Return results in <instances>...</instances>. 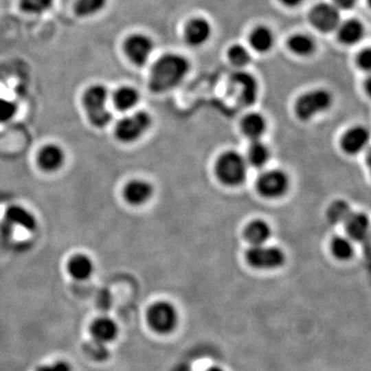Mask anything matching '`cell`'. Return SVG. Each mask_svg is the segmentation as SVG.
Returning a JSON list of instances; mask_svg holds the SVG:
<instances>
[{
  "label": "cell",
  "instance_id": "obj_29",
  "mask_svg": "<svg viewBox=\"0 0 371 371\" xmlns=\"http://www.w3.org/2000/svg\"><path fill=\"white\" fill-rule=\"evenodd\" d=\"M227 57L232 65L236 67L247 66L251 61V53L245 45L234 43L231 45L227 52Z\"/></svg>",
  "mask_w": 371,
  "mask_h": 371
},
{
  "label": "cell",
  "instance_id": "obj_33",
  "mask_svg": "<svg viewBox=\"0 0 371 371\" xmlns=\"http://www.w3.org/2000/svg\"><path fill=\"white\" fill-rule=\"evenodd\" d=\"M357 63L362 70H369L371 67V49L369 47L362 49L357 58Z\"/></svg>",
  "mask_w": 371,
  "mask_h": 371
},
{
  "label": "cell",
  "instance_id": "obj_37",
  "mask_svg": "<svg viewBox=\"0 0 371 371\" xmlns=\"http://www.w3.org/2000/svg\"><path fill=\"white\" fill-rule=\"evenodd\" d=\"M203 371H225L224 369L221 368V367L218 366H212L208 367L207 369H205V370Z\"/></svg>",
  "mask_w": 371,
  "mask_h": 371
},
{
  "label": "cell",
  "instance_id": "obj_9",
  "mask_svg": "<svg viewBox=\"0 0 371 371\" xmlns=\"http://www.w3.org/2000/svg\"><path fill=\"white\" fill-rule=\"evenodd\" d=\"M289 177L282 170L271 169L264 171L257 181L258 192L263 197L274 198L282 197L289 189Z\"/></svg>",
  "mask_w": 371,
  "mask_h": 371
},
{
  "label": "cell",
  "instance_id": "obj_36",
  "mask_svg": "<svg viewBox=\"0 0 371 371\" xmlns=\"http://www.w3.org/2000/svg\"><path fill=\"white\" fill-rule=\"evenodd\" d=\"M284 6L288 8H295V6L300 5L303 0H280Z\"/></svg>",
  "mask_w": 371,
  "mask_h": 371
},
{
  "label": "cell",
  "instance_id": "obj_12",
  "mask_svg": "<svg viewBox=\"0 0 371 371\" xmlns=\"http://www.w3.org/2000/svg\"><path fill=\"white\" fill-rule=\"evenodd\" d=\"M212 25L206 19L196 16L186 24L183 37L186 43L191 47H201L212 36Z\"/></svg>",
  "mask_w": 371,
  "mask_h": 371
},
{
  "label": "cell",
  "instance_id": "obj_15",
  "mask_svg": "<svg viewBox=\"0 0 371 371\" xmlns=\"http://www.w3.org/2000/svg\"><path fill=\"white\" fill-rule=\"evenodd\" d=\"M369 140V131L362 126H355L348 129L341 138L342 150L350 155L358 154Z\"/></svg>",
  "mask_w": 371,
  "mask_h": 371
},
{
  "label": "cell",
  "instance_id": "obj_7",
  "mask_svg": "<svg viewBox=\"0 0 371 371\" xmlns=\"http://www.w3.org/2000/svg\"><path fill=\"white\" fill-rule=\"evenodd\" d=\"M245 259L251 267L258 269H276L284 263V251L276 247L268 245H251L247 253Z\"/></svg>",
  "mask_w": 371,
  "mask_h": 371
},
{
  "label": "cell",
  "instance_id": "obj_13",
  "mask_svg": "<svg viewBox=\"0 0 371 371\" xmlns=\"http://www.w3.org/2000/svg\"><path fill=\"white\" fill-rule=\"evenodd\" d=\"M65 160L63 150L57 144H49L43 146L37 154V164L47 172H53L61 168Z\"/></svg>",
  "mask_w": 371,
  "mask_h": 371
},
{
  "label": "cell",
  "instance_id": "obj_11",
  "mask_svg": "<svg viewBox=\"0 0 371 371\" xmlns=\"http://www.w3.org/2000/svg\"><path fill=\"white\" fill-rule=\"evenodd\" d=\"M233 91H237V98L243 105H251L257 99L258 84L251 74L237 71L231 76Z\"/></svg>",
  "mask_w": 371,
  "mask_h": 371
},
{
  "label": "cell",
  "instance_id": "obj_24",
  "mask_svg": "<svg viewBox=\"0 0 371 371\" xmlns=\"http://www.w3.org/2000/svg\"><path fill=\"white\" fill-rule=\"evenodd\" d=\"M113 100L117 111H127L137 104L139 101V93L133 87L123 86L115 91Z\"/></svg>",
  "mask_w": 371,
  "mask_h": 371
},
{
  "label": "cell",
  "instance_id": "obj_8",
  "mask_svg": "<svg viewBox=\"0 0 371 371\" xmlns=\"http://www.w3.org/2000/svg\"><path fill=\"white\" fill-rule=\"evenodd\" d=\"M308 19L313 28L322 33H330L340 24V12L333 3L321 2L313 6Z\"/></svg>",
  "mask_w": 371,
  "mask_h": 371
},
{
  "label": "cell",
  "instance_id": "obj_26",
  "mask_svg": "<svg viewBox=\"0 0 371 371\" xmlns=\"http://www.w3.org/2000/svg\"><path fill=\"white\" fill-rule=\"evenodd\" d=\"M270 158V152L268 146L261 140H251L247 148V162L251 166L263 167Z\"/></svg>",
  "mask_w": 371,
  "mask_h": 371
},
{
  "label": "cell",
  "instance_id": "obj_32",
  "mask_svg": "<svg viewBox=\"0 0 371 371\" xmlns=\"http://www.w3.org/2000/svg\"><path fill=\"white\" fill-rule=\"evenodd\" d=\"M16 111V106L14 102L4 98H0V123L12 119Z\"/></svg>",
  "mask_w": 371,
  "mask_h": 371
},
{
  "label": "cell",
  "instance_id": "obj_6",
  "mask_svg": "<svg viewBox=\"0 0 371 371\" xmlns=\"http://www.w3.org/2000/svg\"><path fill=\"white\" fill-rule=\"evenodd\" d=\"M152 125V117L146 111H137L124 117L115 127V137L122 142H133L142 137Z\"/></svg>",
  "mask_w": 371,
  "mask_h": 371
},
{
  "label": "cell",
  "instance_id": "obj_25",
  "mask_svg": "<svg viewBox=\"0 0 371 371\" xmlns=\"http://www.w3.org/2000/svg\"><path fill=\"white\" fill-rule=\"evenodd\" d=\"M286 45L293 54L300 57L311 56L315 51V39L303 33H296L290 36L286 41Z\"/></svg>",
  "mask_w": 371,
  "mask_h": 371
},
{
  "label": "cell",
  "instance_id": "obj_16",
  "mask_svg": "<svg viewBox=\"0 0 371 371\" xmlns=\"http://www.w3.org/2000/svg\"><path fill=\"white\" fill-rule=\"evenodd\" d=\"M336 31L340 43L346 45H356L364 37V24L358 19H348L340 23Z\"/></svg>",
  "mask_w": 371,
  "mask_h": 371
},
{
  "label": "cell",
  "instance_id": "obj_5",
  "mask_svg": "<svg viewBox=\"0 0 371 371\" xmlns=\"http://www.w3.org/2000/svg\"><path fill=\"white\" fill-rule=\"evenodd\" d=\"M146 319L153 331L158 334H169L177 328L179 313L170 302L158 301L148 309Z\"/></svg>",
  "mask_w": 371,
  "mask_h": 371
},
{
  "label": "cell",
  "instance_id": "obj_19",
  "mask_svg": "<svg viewBox=\"0 0 371 371\" xmlns=\"http://www.w3.org/2000/svg\"><path fill=\"white\" fill-rule=\"evenodd\" d=\"M245 240L251 245H265L271 236V228L267 222L263 220L251 221L243 231Z\"/></svg>",
  "mask_w": 371,
  "mask_h": 371
},
{
  "label": "cell",
  "instance_id": "obj_30",
  "mask_svg": "<svg viewBox=\"0 0 371 371\" xmlns=\"http://www.w3.org/2000/svg\"><path fill=\"white\" fill-rule=\"evenodd\" d=\"M107 0H78L74 12L78 16H89L101 12L106 5Z\"/></svg>",
  "mask_w": 371,
  "mask_h": 371
},
{
  "label": "cell",
  "instance_id": "obj_18",
  "mask_svg": "<svg viewBox=\"0 0 371 371\" xmlns=\"http://www.w3.org/2000/svg\"><path fill=\"white\" fill-rule=\"evenodd\" d=\"M346 232L352 240L363 241L366 238L369 230L368 216L362 212H354L350 214L344 223Z\"/></svg>",
  "mask_w": 371,
  "mask_h": 371
},
{
  "label": "cell",
  "instance_id": "obj_14",
  "mask_svg": "<svg viewBox=\"0 0 371 371\" xmlns=\"http://www.w3.org/2000/svg\"><path fill=\"white\" fill-rule=\"evenodd\" d=\"M154 193V188L148 181L142 179L130 181L124 189V198L131 205H142L146 203Z\"/></svg>",
  "mask_w": 371,
  "mask_h": 371
},
{
  "label": "cell",
  "instance_id": "obj_31",
  "mask_svg": "<svg viewBox=\"0 0 371 371\" xmlns=\"http://www.w3.org/2000/svg\"><path fill=\"white\" fill-rule=\"evenodd\" d=\"M54 0H20V8L27 14H41L49 10Z\"/></svg>",
  "mask_w": 371,
  "mask_h": 371
},
{
  "label": "cell",
  "instance_id": "obj_4",
  "mask_svg": "<svg viewBox=\"0 0 371 371\" xmlns=\"http://www.w3.org/2000/svg\"><path fill=\"white\" fill-rule=\"evenodd\" d=\"M331 93L324 89L308 91L301 95L295 103V113L302 121H308L319 113L328 111L331 106Z\"/></svg>",
  "mask_w": 371,
  "mask_h": 371
},
{
  "label": "cell",
  "instance_id": "obj_27",
  "mask_svg": "<svg viewBox=\"0 0 371 371\" xmlns=\"http://www.w3.org/2000/svg\"><path fill=\"white\" fill-rule=\"evenodd\" d=\"M331 251L337 259L348 260L354 255L352 239L346 236H335L331 241Z\"/></svg>",
  "mask_w": 371,
  "mask_h": 371
},
{
  "label": "cell",
  "instance_id": "obj_10",
  "mask_svg": "<svg viewBox=\"0 0 371 371\" xmlns=\"http://www.w3.org/2000/svg\"><path fill=\"white\" fill-rule=\"evenodd\" d=\"M124 51L132 63L137 66H144L154 51V43L148 35L135 33L126 39Z\"/></svg>",
  "mask_w": 371,
  "mask_h": 371
},
{
  "label": "cell",
  "instance_id": "obj_22",
  "mask_svg": "<svg viewBox=\"0 0 371 371\" xmlns=\"http://www.w3.org/2000/svg\"><path fill=\"white\" fill-rule=\"evenodd\" d=\"M68 272L76 280H88L94 271L93 261L88 256L78 254L68 261Z\"/></svg>",
  "mask_w": 371,
  "mask_h": 371
},
{
  "label": "cell",
  "instance_id": "obj_35",
  "mask_svg": "<svg viewBox=\"0 0 371 371\" xmlns=\"http://www.w3.org/2000/svg\"><path fill=\"white\" fill-rule=\"evenodd\" d=\"M356 3L357 0H333V4L338 10H352Z\"/></svg>",
  "mask_w": 371,
  "mask_h": 371
},
{
  "label": "cell",
  "instance_id": "obj_34",
  "mask_svg": "<svg viewBox=\"0 0 371 371\" xmlns=\"http://www.w3.org/2000/svg\"><path fill=\"white\" fill-rule=\"evenodd\" d=\"M36 371H72L71 367L64 361H58L53 364L43 365L36 369Z\"/></svg>",
  "mask_w": 371,
  "mask_h": 371
},
{
  "label": "cell",
  "instance_id": "obj_20",
  "mask_svg": "<svg viewBox=\"0 0 371 371\" xmlns=\"http://www.w3.org/2000/svg\"><path fill=\"white\" fill-rule=\"evenodd\" d=\"M249 45L254 51L265 54L272 49L274 45V35L267 26H257L253 29L249 36Z\"/></svg>",
  "mask_w": 371,
  "mask_h": 371
},
{
  "label": "cell",
  "instance_id": "obj_21",
  "mask_svg": "<svg viewBox=\"0 0 371 371\" xmlns=\"http://www.w3.org/2000/svg\"><path fill=\"white\" fill-rule=\"evenodd\" d=\"M5 218L12 224L18 225L29 232H34L37 228L36 218L26 208L20 205H12L6 210Z\"/></svg>",
  "mask_w": 371,
  "mask_h": 371
},
{
  "label": "cell",
  "instance_id": "obj_1",
  "mask_svg": "<svg viewBox=\"0 0 371 371\" xmlns=\"http://www.w3.org/2000/svg\"><path fill=\"white\" fill-rule=\"evenodd\" d=\"M189 70L187 58L179 54H164L150 69L148 87L154 93L167 92L181 84Z\"/></svg>",
  "mask_w": 371,
  "mask_h": 371
},
{
  "label": "cell",
  "instance_id": "obj_2",
  "mask_svg": "<svg viewBox=\"0 0 371 371\" xmlns=\"http://www.w3.org/2000/svg\"><path fill=\"white\" fill-rule=\"evenodd\" d=\"M107 98L109 92L103 85H93L85 92L82 103L89 121L94 127H105L113 119V115L106 107Z\"/></svg>",
  "mask_w": 371,
  "mask_h": 371
},
{
  "label": "cell",
  "instance_id": "obj_28",
  "mask_svg": "<svg viewBox=\"0 0 371 371\" xmlns=\"http://www.w3.org/2000/svg\"><path fill=\"white\" fill-rule=\"evenodd\" d=\"M352 212V208L348 202L344 200H336L328 208V218L333 224H344Z\"/></svg>",
  "mask_w": 371,
  "mask_h": 371
},
{
  "label": "cell",
  "instance_id": "obj_23",
  "mask_svg": "<svg viewBox=\"0 0 371 371\" xmlns=\"http://www.w3.org/2000/svg\"><path fill=\"white\" fill-rule=\"evenodd\" d=\"M266 120L258 113H249L241 122L243 133L251 140H258L266 131Z\"/></svg>",
  "mask_w": 371,
  "mask_h": 371
},
{
  "label": "cell",
  "instance_id": "obj_3",
  "mask_svg": "<svg viewBox=\"0 0 371 371\" xmlns=\"http://www.w3.org/2000/svg\"><path fill=\"white\" fill-rule=\"evenodd\" d=\"M216 172L225 185H240L247 177V159L236 150H227L216 161Z\"/></svg>",
  "mask_w": 371,
  "mask_h": 371
},
{
  "label": "cell",
  "instance_id": "obj_17",
  "mask_svg": "<svg viewBox=\"0 0 371 371\" xmlns=\"http://www.w3.org/2000/svg\"><path fill=\"white\" fill-rule=\"evenodd\" d=\"M90 331L94 341L105 344L117 338L119 328L113 319L102 317L93 322Z\"/></svg>",
  "mask_w": 371,
  "mask_h": 371
}]
</instances>
